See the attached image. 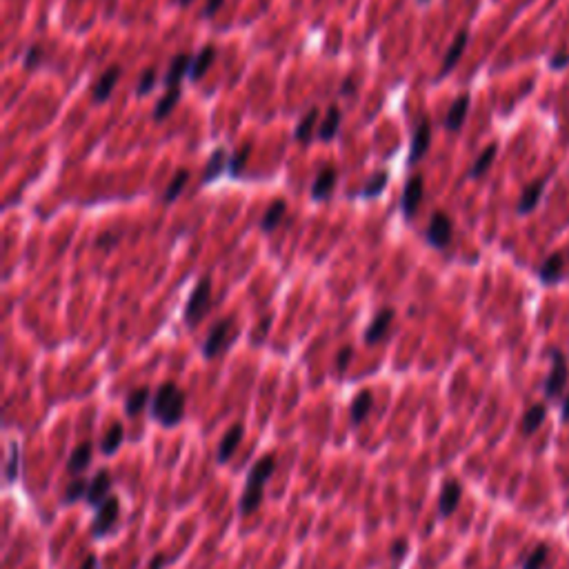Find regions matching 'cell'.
Returning <instances> with one entry per match:
<instances>
[{"instance_id": "cell-1", "label": "cell", "mask_w": 569, "mask_h": 569, "mask_svg": "<svg viewBox=\"0 0 569 569\" xmlns=\"http://www.w3.org/2000/svg\"><path fill=\"white\" fill-rule=\"evenodd\" d=\"M274 471H276V456L274 454H267V456L256 460L250 476H247V485H245L242 496H240V514L250 516L258 510L260 503H263L265 485L274 476Z\"/></svg>"}, {"instance_id": "cell-2", "label": "cell", "mask_w": 569, "mask_h": 569, "mask_svg": "<svg viewBox=\"0 0 569 569\" xmlns=\"http://www.w3.org/2000/svg\"><path fill=\"white\" fill-rule=\"evenodd\" d=\"M151 416L163 427H174L184 416V392L174 382H163L151 401Z\"/></svg>"}, {"instance_id": "cell-3", "label": "cell", "mask_w": 569, "mask_h": 569, "mask_svg": "<svg viewBox=\"0 0 569 569\" xmlns=\"http://www.w3.org/2000/svg\"><path fill=\"white\" fill-rule=\"evenodd\" d=\"M209 305H211V281L203 278L192 291L187 305H184V322H187L189 327L198 325V322L207 316Z\"/></svg>"}, {"instance_id": "cell-4", "label": "cell", "mask_w": 569, "mask_h": 569, "mask_svg": "<svg viewBox=\"0 0 569 569\" xmlns=\"http://www.w3.org/2000/svg\"><path fill=\"white\" fill-rule=\"evenodd\" d=\"M232 327H234V318H223L213 325V329L209 332L207 341L203 345L205 358H216L229 347V343H232Z\"/></svg>"}, {"instance_id": "cell-5", "label": "cell", "mask_w": 569, "mask_h": 569, "mask_svg": "<svg viewBox=\"0 0 569 569\" xmlns=\"http://www.w3.org/2000/svg\"><path fill=\"white\" fill-rule=\"evenodd\" d=\"M551 372L545 380V396L549 398V401H556V398L563 396V389L567 385V376H569V369H567V360L561 351L553 349L551 351Z\"/></svg>"}, {"instance_id": "cell-6", "label": "cell", "mask_w": 569, "mask_h": 569, "mask_svg": "<svg viewBox=\"0 0 569 569\" xmlns=\"http://www.w3.org/2000/svg\"><path fill=\"white\" fill-rule=\"evenodd\" d=\"M118 514H120L118 498H116V496H110V498H107V500L98 507L96 518H94V522H91V534H94L96 538L105 536L107 532H110V529L116 525Z\"/></svg>"}, {"instance_id": "cell-7", "label": "cell", "mask_w": 569, "mask_h": 569, "mask_svg": "<svg viewBox=\"0 0 569 569\" xmlns=\"http://www.w3.org/2000/svg\"><path fill=\"white\" fill-rule=\"evenodd\" d=\"M427 240L429 245H434V247H447L450 240H452V221L447 213L442 211H436L432 221H429V227H427Z\"/></svg>"}, {"instance_id": "cell-8", "label": "cell", "mask_w": 569, "mask_h": 569, "mask_svg": "<svg viewBox=\"0 0 569 569\" xmlns=\"http://www.w3.org/2000/svg\"><path fill=\"white\" fill-rule=\"evenodd\" d=\"M110 489H112V474L107 471V469H100V471L94 476V479L89 481L85 500H87L91 507H100L107 498H110Z\"/></svg>"}, {"instance_id": "cell-9", "label": "cell", "mask_w": 569, "mask_h": 569, "mask_svg": "<svg viewBox=\"0 0 569 569\" xmlns=\"http://www.w3.org/2000/svg\"><path fill=\"white\" fill-rule=\"evenodd\" d=\"M432 143V122L421 120L416 129H413V141H411V153H409V165H416L429 149Z\"/></svg>"}, {"instance_id": "cell-10", "label": "cell", "mask_w": 569, "mask_h": 569, "mask_svg": "<svg viewBox=\"0 0 569 569\" xmlns=\"http://www.w3.org/2000/svg\"><path fill=\"white\" fill-rule=\"evenodd\" d=\"M460 496H463V487H460L456 481L445 483V487H442V491H440V498H438V514H440L442 518L452 516V514L458 510Z\"/></svg>"}, {"instance_id": "cell-11", "label": "cell", "mask_w": 569, "mask_h": 569, "mask_svg": "<svg viewBox=\"0 0 569 569\" xmlns=\"http://www.w3.org/2000/svg\"><path fill=\"white\" fill-rule=\"evenodd\" d=\"M392 320H394V310H389V307H387V310H380L376 314V318L372 320V325H369L367 332H365V343L374 345V343L382 341V338H385L387 332H389Z\"/></svg>"}, {"instance_id": "cell-12", "label": "cell", "mask_w": 569, "mask_h": 569, "mask_svg": "<svg viewBox=\"0 0 569 569\" xmlns=\"http://www.w3.org/2000/svg\"><path fill=\"white\" fill-rule=\"evenodd\" d=\"M423 201V176L416 174L411 176L405 184V194H403V209H405V216H413Z\"/></svg>"}, {"instance_id": "cell-13", "label": "cell", "mask_w": 569, "mask_h": 569, "mask_svg": "<svg viewBox=\"0 0 569 569\" xmlns=\"http://www.w3.org/2000/svg\"><path fill=\"white\" fill-rule=\"evenodd\" d=\"M242 436H245V427H242V425H234V427L229 429V432L223 436V440H221V445H218V452H216V460H218V463H227V460L232 458V454L236 452V447L240 445Z\"/></svg>"}, {"instance_id": "cell-14", "label": "cell", "mask_w": 569, "mask_h": 569, "mask_svg": "<svg viewBox=\"0 0 569 569\" xmlns=\"http://www.w3.org/2000/svg\"><path fill=\"white\" fill-rule=\"evenodd\" d=\"M467 110H469V94H460L454 100V105L450 107L447 116H445V127H447L450 131H458L465 122Z\"/></svg>"}, {"instance_id": "cell-15", "label": "cell", "mask_w": 569, "mask_h": 569, "mask_svg": "<svg viewBox=\"0 0 569 569\" xmlns=\"http://www.w3.org/2000/svg\"><path fill=\"white\" fill-rule=\"evenodd\" d=\"M91 456H94V445H91L89 440L81 442L78 447H76V450L71 452V456H69V460H67V469H69L74 476L83 474V471L89 467V463H91Z\"/></svg>"}, {"instance_id": "cell-16", "label": "cell", "mask_w": 569, "mask_h": 569, "mask_svg": "<svg viewBox=\"0 0 569 569\" xmlns=\"http://www.w3.org/2000/svg\"><path fill=\"white\" fill-rule=\"evenodd\" d=\"M118 78H120V67L107 69L98 78V83L94 85V94H91V96H94V102H105L107 98H110L116 83H118Z\"/></svg>"}, {"instance_id": "cell-17", "label": "cell", "mask_w": 569, "mask_h": 569, "mask_svg": "<svg viewBox=\"0 0 569 569\" xmlns=\"http://www.w3.org/2000/svg\"><path fill=\"white\" fill-rule=\"evenodd\" d=\"M374 407V396L369 389H363L356 398H353V403H351V425L356 427L360 425L367 416H369V411H372Z\"/></svg>"}, {"instance_id": "cell-18", "label": "cell", "mask_w": 569, "mask_h": 569, "mask_svg": "<svg viewBox=\"0 0 569 569\" xmlns=\"http://www.w3.org/2000/svg\"><path fill=\"white\" fill-rule=\"evenodd\" d=\"M192 67V58L187 54H180L172 60V65H169L167 74H165V85L169 89H176L180 87V81H182V76L184 71H187Z\"/></svg>"}, {"instance_id": "cell-19", "label": "cell", "mask_w": 569, "mask_h": 569, "mask_svg": "<svg viewBox=\"0 0 569 569\" xmlns=\"http://www.w3.org/2000/svg\"><path fill=\"white\" fill-rule=\"evenodd\" d=\"M545 189V180H534L532 184H527L525 192H522L520 201H518V213H529L536 209L538 201H541Z\"/></svg>"}, {"instance_id": "cell-20", "label": "cell", "mask_w": 569, "mask_h": 569, "mask_svg": "<svg viewBox=\"0 0 569 569\" xmlns=\"http://www.w3.org/2000/svg\"><path fill=\"white\" fill-rule=\"evenodd\" d=\"M467 38H469V34L467 32H460L456 38H454V42H452V47L447 49V54H445V60H442V69H440V76H445V74H450L454 67H456V63L460 60V56H463V52H465V45H467Z\"/></svg>"}, {"instance_id": "cell-21", "label": "cell", "mask_w": 569, "mask_h": 569, "mask_svg": "<svg viewBox=\"0 0 569 569\" xmlns=\"http://www.w3.org/2000/svg\"><path fill=\"white\" fill-rule=\"evenodd\" d=\"M547 416V407L543 403H536L527 409V413L522 416V423H520V429H522V434L525 436H532L534 432H538V427L543 425Z\"/></svg>"}, {"instance_id": "cell-22", "label": "cell", "mask_w": 569, "mask_h": 569, "mask_svg": "<svg viewBox=\"0 0 569 569\" xmlns=\"http://www.w3.org/2000/svg\"><path fill=\"white\" fill-rule=\"evenodd\" d=\"M563 265H565V258L563 254H551L543 267H541V283L545 285H553L561 281V274H563Z\"/></svg>"}, {"instance_id": "cell-23", "label": "cell", "mask_w": 569, "mask_h": 569, "mask_svg": "<svg viewBox=\"0 0 569 569\" xmlns=\"http://www.w3.org/2000/svg\"><path fill=\"white\" fill-rule=\"evenodd\" d=\"M213 56H216V52H213L211 45H207V47L201 49V54L192 60V67H189V78L192 81H201L203 78V76L207 74V69L211 67V63H213Z\"/></svg>"}, {"instance_id": "cell-24", "label": "cell", "mask_w": 569, "mask_h": 569, "mask_svg": "<svg viewBox=\"0 0 569 569\" xmlns=\"http://www.w3.org/2000/svg\"><path fill=\"white\" fill-rule=\"evenodd\" d=\"M147 401H149V387H136L134 392H129L125 401V413L129 418H136L138 413H143Z\"/></svg>"}, {"instance_id": "cell-25", "label": "cell", "mask_w": 569, "mask_h": 569, "mask_svg": "<svg viewBox=\"0 0 569 569\" xmlns=\"http://www.w3.org/2000/svg\"><path fill=\"white\" fill-rule=\"evenodd\" d=\"M122 436H125V429H122L120 423H114L112 429L102 436V442H100V452L107 454V456H112L118 452V447L122 445Z\"/></svg>"}, {"instance_id": "cell-26", "label": "cell", "mask_w": 569, "mask_h": 569, "mask_svg": "<svg viewBox=\"0 0 569 569\" xmlns=\"http://www.w3.org/2000/svg\"><path fill=\"white\" fill-rule=\"evenodd\" d=\"M338 125H341V110L338 107H329L325 120L320 122V141H332V138L338 134Z\"/></svg>"}, {"instance_id": "cell-27", "label": "cell", "mask_w": 569, "mask_h": 569, "mask_svg": "<svg viewBox=\"0 0 569 569\" xmlns=\"http://www.w3.org/2000/svg\"><path fill=\"white\" fill-rule=\"evenodd\" d=\"M336 184V172L334 169H325V172H320V176L314 180V187H312V196L316 198H327L334 189Z\"/></svg>"}, {"instance_id": "cell-28", "label": "cell", "mask_w": 569, "mask_h": 569, "mask_svg": "<svg viewBox=\"0 0 569 569\" xmlns=\"http://www.w3.org/2000/svg\"><path fill=\"white\" fill-rule=\"evenodd\" d=\"M178 98H180V87H176V89H169L167 94H165V96L158 100L156 110H153V118H156V120L167 118L169 114L174 112V107L178 105Z\"/></svg>"}, {"instance_id": "cell-29", "label": "cell", "mask_w": 569, "mask_h": 569, "mask_svg": "<svg viewBox=\"0 0 569 569\" xmlns=\"http://www.w3.org/2000/svg\"><path fill=\"white\" fill-rule=\"evenodd\" d=\"M496 151H498V147L496 145H489V147H485V151L481 153L479 158H476V163L471 165V169H469V176L471 178H479V176H483L487 169L491 167V163H494V158H496Z\"/></svg>"}, {"instance_id": "cell-30", "label": "cell", "mask_w": 569, "mask_h": 569, "mask_svg": "<svg viewBox=\"0 0 569 569\" xmlns=\"http://www.w3.org/2000/svg\"><path fill=\"white\" fill-rule=\"evenodd\" d=\"M285 211H287L285 201H276V203L265 211V216H263V223H260V227H263L265 232H271V229H276V227H278V223L283 221Z\"/></svg>"}, {"instance_id": "cell-31", "label": "cell", "mask_w": 569, "mask_h": 569, "mask_svg": "<svg viewBox=\"0 0 569 569\" xmlns=\"http://www.w3.org/2000/svg\"><path fill=\"white\" fill-rule=\"evenodd\" d=\"M187 180H189V172H178L176 176H174V180L169 182V187H167V192H165V196H163V203L165 205H169V203H174L176 198H178V194L182 192V187L184 184H187Z\"/></svg>"}, {"instance_id": "cell-32", "label": "cell", "mask_w": 569, "mask_h": 569, "mask_svg": "<svg viewBox=\"0 0 569 569\" xmlns=\"http://www.w3.org/2000/svg\"><path fill=\"white\" fill-rule=\"evenodd\" d=\"M316 116H318V110H310L305 114V118L298 122V127H296V141L300 143H307L312 138V131H314V122H316Z\"/></svg>"}, {"instance_id": "cell-33", "label": "cell", "mask_w": 569, "mask_h": 569, "mask_svg": "<svg viewBox=\"0 0 569 569\" xmlns=\"http://www.w3.org/2000/svg\"><path fill=\"white\" fill-rule=\"evenodd\" d=\"M547 553H549V547L545 543L536 545V549L525 558V563H522V569H543L545 561H547Z\"/></svg>"}, {"instance_id": "cell-34", "label": "cell", "mask_w": 569, "mask_h": 569, "mask_svg": "<svg viewBox=\"0 0 569 569\" xmlns=\"http://www.w3.org/2000/svg\"><path fill=\"white\" fill-rule=\"evenodd\" d=\"M223 165H225V149H216V151H213V156H211V160L207 163V169H205L203 182H209V180H213V178H216V176L221 174V169H223Z\"/></svg>"}, {"instance_id": "cell-35", "label": "cell", "mask_w": 569, "mask_h": 569, "mask_svg": "<svg viewBox=\"0 0 569 569\" xmlns=\"http://www.w3.org/2000/svg\"><path fill=\"white\" fill-rule=\"evenodd\" d=\"M385 184H387V174H385V172H380V174H376L372 180L367 182V187L363 189V196H365V198L380 196L382 189H385Z\"/></svg>"}, {"instance_id": "cell-36", "label": "cell", "mask_w": 569, "mask_h": 569, "mask_svg": "<svg viewBox=\"0 0 569 569\" xmlns=\"http://www.w3.org/2000/svg\"><path fill=\"white\" fill-rule=\"evenodd\" d=\"M87 487H89V485H85V481H74V483L67 487V491H65V500H67V503H76V500L85 498V496H87Z\"/></svg>"}, {"instance_id": "cell-37", "label": "cell", "mask_w": 569, "mask_h": 569, "mask_svg": "<svg viewBox=\"0 0 569 569\" xmlns=\"http://www.w3.org/2000/svg\"><path fill=\"white\" fill-rule=\"evenodd\" d=\"M18 458H20V450H18V445H16V442H11V447H9V463H7V469H5L7 481H13V479H16Z\"/></svg>"}, {"instance_id": "cell-38", "label": "cell", "mask_w": 569, "mask_h": 569, "mask_svg": "<svg viewBox=\"0 0 569 569\" xmlns=\"http://www.w3.org/2000/svg\"><path fill=\"white\" fill-rule=\"evenodd\" d=\"M153 85H156V71H153V69H147V71L141 76V83H138V87H136V94H138V96L149 94Z\"/></svg>"}, {"instance_id": "cell-39", "label": "cell", "mask_w": 569, "mask_h": 569, "mask_svg": "<svg viewBox=\"0 0 569 569\" xmlns=\"http://www.w3.org/2000/svg\"><path fill=\"white\" fill-rule=\"evenodd\" d=\"M247 156H250V145H245V147L236 153V156H234V160L229 163V167H232V169H229V172H232L234 176H238V174L242 172L245 163H247Z\"/></svg>"}, {"instance_id": "cell-40", "label": "cell", "mask_w": 569, "mask_h": 569, "mask_svg": "<svg viewBox=\"0 0 569 569\" xmlns=\"http://www.w3.org/2000/svg\"><path fill=\"white\" fill-rule=\"evenodd\" d=\"M351 353H353L351 347H343L341 351H338V356H336V369H338V372H345V369H347V365L351 360Z\"/></svg>"}, {"instance_id": "cell-41", "label": "cell", "mask_w": 569, "mask_h": 569, "mask_svg": "<svg viewBox=\"0 0 569 569\" xmlns=\"http://www.w3.org/2000/svg\"><path fill=\"white\" fill-rule=\"evenodd\" d=\"M40 56H42V52H40V47L36 45V47L29 49V54H27V58H25V67H27V69L38 67V65H40Z\"/></svg>"}, {"instance_id": "cell-42", "label": "cell", "mask_w": 569, "mask_h": 569, "mask_svg": "<svg viewBox=\"0 0 569 569\" xmlns=\"http://www.w3.org/2000/svg\"><path fill=\"white\" fill-rule=\"evenodd\" d=\"M405 549H407V543H405V541H396V543L392 545L389 553H392L394 558H401L403 553H405Z\"/></svg>"}, {"instance_id": "cell-43", "label": "cell", "mask_w": 569, "mask_h": 569, "mask_svg": "<svg viewBox=\"0 0 569 569\" xmlns=\"http://www.w3.org/2000/svg\"><path fill=\"white\" fill-rule=\"evenodd\" d=\"M223 5V0H207V5H205V16H213V13L218 11V7Z\"/></svg>"}, {"instance_id": "cell-44", "label": "cell", "mask_w": 569, "mask_h": 569, "mask_svg": "<svg viewBox=\"0 0 569 569\" xmlns=\"http://www.w3.org/2000/svg\"><path fill=\"white\" fill-rule=\"evenodd\" d=\"M167 563H169V558H167V556H163V553H158V556H153V561H151L149 569H163Z\"/></svg>"}, {"instance_id": "cell-45", "label": "cell", "mask_w": 569, "mask_h": 569, "mask_svg": "<svg viewBox=\"0 0 569 569\" xmlns=\"http://www.w3.org/2000/svg\"><path fill=\"white\" fill-rule=\"evenodd\" d=\"M561 416L565 423H569V394L565 396V401H563V409H561Z\"/></svg>"}, {"instance_id": "cell-46", "label": "cell", "mask_w": 569, "mask_h": 569, "mask_svg": "<svg viewBox=\"0 0 569 569\" xmlns=\"http://www.w3.org/2000/svg\"><path fill=\"white\" fill-rule=\"evenodd\" d=\"M96 565H98V563H96V556H87L85 563L81 565V569H96Z\"/></svg>"}, {"instance_id": "cell-47", "label": "cell", "mask_w": 569, "mask_h": 569, "mask_svg": "<svg viewBox=\"0 0 569 569\" xmlns=\"http://www.w3.org/2000/svg\"><path fill=\"white\" fill-rule=\"evenodd\" d=\"M351 91H353V81H351V78H347V81L343 83V87H341V94H343V96H347V94H351Z\"/></svg>"}, {"instance_id": "cell-48", "label": "cell", "mask_w": 569, "mask_h": 569, "mask_svg": "<svg viewBox=\"0 0 569 569\" xmlns=\"http://www.w3.org/2000/svg\"><path fill=\"white\" fill-rule=\"evenodd\" d=\"M189 3H192V0H178V5H180V7H187Z\"/></svg>"}, {"instance_id": "cell-49", "label": "cell", "mask_w": 569, "mask_h": 569, "mask_svg": "<svg viewBox=\"0 0 569 569\" xmlns=\"http://www.w3.org/2000/svg\"><path fill=\"white\" fill-rule=\"evenodd\" d=\"M421 3H427V0H421Z\"/></svg>"}]
</instances>
